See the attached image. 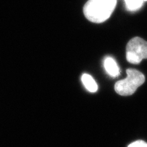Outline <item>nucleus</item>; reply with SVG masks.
Returning a JSON list of instances; mask_svg holds the SVG:
<instances>
[{"instance_id": "obj_1", "label": "nucleus", "mask_w": 147, "mask_h": 147, "mask_svg": "<svg viewBox=\"0 0 147 147\" xmlns=\"http://www.w3.org/2000/svg\"><path fill=\"white\" fill-rule=\"evenodd\" d=\"M117 0H89L84 5L85 17L93 23H103L111 16L115 10Z\"/></svg>"}, {"instance_id": "obj_2", "label": "nucleus", "mask_w": 147, "mask_h": 147, "mask_svg": "<svg viewBox=\"0 0 147 147\" xmlns=\"http://www.w3.org/2000/svg\"><path fill=\"white\" fill-rule=\"evenodd\" d=\"M145 81L144 75L135 69H127V78L116 82L115 89L119 95L129 96L134 94Z\"/></svg>"}, {"instance_id": "obj_3", "label": "nucleus", "mask_w": 147, "mask_h": 147, "mask_svg": "<svg viewBox=\"0 0 147 147\" xmlns=\"http://www.w3.org/2000/svg\"><path fill=\"white\" fill-rule=\"evenodd\" d=\"M126 58L133 64H138L147 59V42L139 37L130 40L126 47Z\"/></svg>"}, {"instance_id": "obj_4", "label": "nucleus", "mask_w": 147, "mask_h": 147, "mask_svg": "<svg viewBox=\"0 0 147 147\" xmlns=\"http://www.w3.org/2000/svg\"><path fill=\"white\" fill-rule=\"evenodd\" d=\"M104 67L106 71L112 77H117L120 74V70L117 63L112 57H106L104 60Z\"/></svg>"}, {"instance_id": "obj_5", "label": "nucleus", "mask_w": 147, "mask_h": 147, "mask_svg": "<svg viewBox=\"0 0 147 147\" xmlns=\"http://www.w3.org/2000/svg\"><path fill=\"white\" fill-rule=\"evenodd\" d=\"M81 80L84 86L91 93H95L97 91V84L93 77L87 74H84L81 77Z\"/></svg>"}, {"instance_id": "obj_6", "label": "nucleus", "mask_w": 147, "mask_h": 147, "mask_svg": "<svg viewBox=\"0 0 147 147\" xmlns=\"http://www.w3.org/2000/svg\"><path fill=\"white\" fill-rule=\"evenodd\" d=\"M125 2L127 8L130 11L138 10L143 4L142 0H125Z\"/></svg>"}, {"instance_id": "obj_7", "label": "nucleus", "mask_w": 147, "mask_h": 147, "mask_svg": "<svg viewBox=\"0 0 147 147\" xmlns=\"http://www.w3.org/2000/svg\"><path fill=\"white\" fill-rule=\"evenodd\" d=\"M128 147H147V143L142 140H138L131 143Z\"/></svg>"}, {"instance_id": "obj_8", "label": "nucleus", "mask_w": 147, "mask_h": 147, "mask_svg": "<svg viewBox=\"0 0 147 147\" xmlns=\"http://www.w3.org/2000/svg\"><path fill=\"white\" fill-rule=\"evenodd\" d=\"M142 1H147V0H142Z\"/></svg>"}]
</instances>
